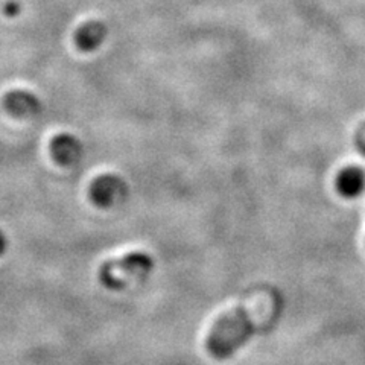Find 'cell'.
<instances>
[{
  "label": "cell",
  "instance_id": "9c48e42d",
  "mask_svg": "<svg viewBox=\"0 0 365 365\" xmlns=\"http://www.w3.org/2000/svg\"><path fill=\"white\" fill-rule=\"evenodd\" d=\"M4 250H5V239L2 235H0V255L4 253Z\"/></svg>",
  "mask_w": 365,
  "mask_h": 365
},
{
  "label": "cell",
  "instance_id": "3957f363",
  "mask_svg": "<svg viewBox=\"0 0 365 365\" xmlns=\"http://www.w3.org/2000/svg\"><path fill=\"white\" fill-rule=\"evenodd\" d=\"M128 195V182L118 174H102L90 186V198L101 209L119 207Z\"/></svg>",
  "mask_w": 365,
  "mask_h": 365
},
{
  "label": "cell",
  "instance_id": "52a82bcc",
  "mask_svg": "<svg viewBox=\"0 0 365 365\" xmlns=\"http://www.w3.org/2000/svg\"><path fill=\"white\" fill-rule=\"evenodd\" d=\"M16 110H19L21 114H36L40 111V102L26 93H21L14 99Z\"/></svg>",
  "mask_w": 365,
  "mask_h": 365
},
{
  "label": "cell",
  "instance_id": "7a4b0ae2",
  "mask_svg": "<svg viewBox=\"0 0 365 365\" xmlns=\"http://www.w3.org/2000/svg\"><path fill=\"white\" fill-rule=\"evenodd\" d=\"M154 259L143 251H131L118 259L107 260L99 269V280L106 288L119 291L150 276Z\"/></svg>",
  "mask_w": 365,
  "mask_h": 365
},
{
  "label": "cell",
  "instance_id": "8992f818",
  "mask_svg": "<svg viewBox=\"0 0 365 365\" xmlns=\"http://www.w3.org/2000/svg\"><path fill=\"white\" fill-rule=\"evenodd\" d=\"M336 189L347 200L359 198L365 192V170L361 166H347L336 177Z\"/></svg>",
  "mask_w": 365,
  "mask_h": 365
},
{
  "label": "cell",
  "instance_id": "ba28073f",
  "mask_svg": "<svg viewBox=\"0 0 365 365\" xmlns=\"http://www.w3.org/2000/svg\"><path fill=\"white\" fill-rule=\"evenodd\" d=\"M355 143H356L358 151L365 157V123L358 130L356 137H355Z\"/></svg>",
  "mask_w": 365,
  "mask_h": 365
},
{
  "label": "cell",
  "instance_id": "5b68a950",
  "mask_svg": "<svg viewBox=\"0 0 365 365\" xmlns=\"http://www.w3.org/2000/svg\"><path fill=\"white\" fill-rule=\"evenodd\" d=\"M108 28L101 20H88L78 28L75 34L76 46L83 52H95L106 43Z\"/></svg>",
  "mask_w": 365,
  "mask_h": 365
},
{
  "label": "cell",
  "instance_id": "277c9868",
  "mask_svg": "<svg viewBox=\"0 0 365 365\" xmlns=\"http://www.w3.org/2000/svg\"><path fill=\"white\" fill-rule=\"evenodd\" d=\"M52 155L63 166H73L81 162L84 145L73 134H60L52 142Z\"/></svg>",
  "mask_w": 365,
  "mask_h": 365
},
{
  "label": "cell",
  "instance_id": "6da1fadb",
  "mask_svg": "<svg viewBox=\"0 0 365 365\" xmlns=\"http://www.w3.org/2000/svg\"><path fill=\"white\" fill-rule=\"evenodd\" d=\"M280 311V297L276 292H262L248 303L224 312L215 319L204 339L205 351L218 361L232 358L255 334L276 323Z\"/></svg>",
  "mask_w": 365,
  "mask_h": 365
}]
</instances>
